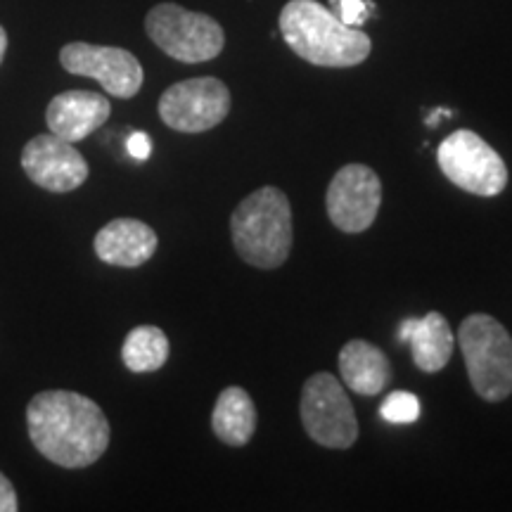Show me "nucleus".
Returning a JSON list of instances; mask_svg holds the SVG:
<instances>
[{"label": "nucleus", "mask_w": 512, "mask_h": 512, "mask_svg": "<svg viewBox=\"0 0 512 512\" xmlns=\"http://www.w3.org/2000/svg\"><path fill=\"white\" fill-rule=\"evenodd\" d=\"M399 337L411 342L413 363L422 373L444 370L451 361L453 349H456V335L439 311L425 313L422 318L403 320Z\"/></svg>", "instance_id": "14"}, {"label": "nucleus", "mask_w": 512, "mask_h": 512, "mask_svg": "<svg viewBox=\"0 0 512 512\" xmlns=\"http://www.w3.org/2000/svg\"><path fill=\"white\" fill-rule=\"evenodd\" d=\"M230 102V91L221 79L197 76L166 88L157 110L164 124L174 131L204 133L228 117Z\"/></svg>", "instance_id": "8"}, {"label": "nucleus", "mask_w": 512, "mask_h": 512, "mask_svg": "<svg viewBox=\"0 0 512 512\" xmlns=\"http://www.w3.org/2000/svg\"><path fill=\"white\" fill-rule=\"evenodd\" d=\"M339 375L351 392L377 396L392 382V363L375 344L366 339H351L339 351Z\"/></svg>", "instance_id": "15"}, {"label": "nucleus", "mask_w": 512, "mask_h": 512, "mask_svg": "<svg viewBox=\"0 0 512 512\" xmlns=\"http://www.w3.org/2000/svg\"><path fill=\"white\" fill-rule=\"evenodd\" d=\"M446 117H451V112L441 110V107H439V110H434L430 117H427V126H432V128L439 126V119H446Z\"/></svg>", "instance_id": "22"}, {"label": "nucleus", "mask_w": 512, "mask_h": 512, "mask_svg": "<svg viewBox=\"0 0 512 512\" xmlns=\"http://www.w3.org/2000/svg\"><path fill=\"white\" fill-rule=\"evenodd\" d=\"M332 3L337 5L335 15L342 19L344 24H349V27H361V24H366V19L375 8L370 0H332Z\"/></svg>", "instance_id": "19"}, {"label": "nucleus", "mask_w": 512, "mask_h": 512, "mask_svg": "<svg viewBox=\"0 0 512 512\" xmlns=\"http://www.w3.org/2000/svg\"><path fill=\"white\" fill-rule=\"evenodd\" d=\"M169 337L157 325H138L128 332L121 347V361L131 373H155L169 361Z\"/></svg>", "instance_id": "17"}, {"label": "nucleus", "mask_w": 512, "mask_h": 512, "mask_svg": "<svg viewBox=\"0 0 512 512\" xmlns=\"http://www.w3.org/2000/svg\"><path fill=\"white\" fill-rule=\"evenodd\" d=\"M19 508V498L15 484L0 472V512H15Z\"/></svg>", "instance_id": "21"}, {"label": "nucleus", "mask_w": 512, "mask_h": 512, "mask_svg": "<svg viewBox=\"0 0 512 512\" xmlns=\"http://www.w3.org/2000/svg\"><path fill=\"white\" fill-rule=\"evenodd\" d=\"M145 31L162 53L185 64L214 60L226 46V34L214 17L176 3L155 5L147 12Z\"/></svg>", "instance_id": "5"}, {"label": "nucleus", "mask_w": 512, "mask_h": 512, "mask_svg": "<svg viewBox=\"0 0 512 512\" xmlns=\"http://www.w3.org/2000/svg\"><path fill=\"white\" fill-rule=\"evenodd\" d=\"M382 204V181L366 164H347L328 185L325 209L332 226L358 235L373 226Z\"/></svg>", "instance_id": "9"}, {"label": "nucleus", "mask_w": 512, "mask_h": 512, "mask_svg": "<svg viewBox=\"0 0 512 512\" xmlns=\"http://www.w3.org/2000/svg\"><path fill=\"white\" fill-rule=\"evenodd\" d=\"M112 105L93 91H64L50 100L46 121L50 133L69 143H79L110 119Z\"/></svg>", "instance_id": "12"}, {"label": "nucleus", "mask_w": 512, "mask_h": 512, "mask_svg": "<svg viewBox=\"0 0 512 512\" xmlns=\"http://www.w3.org/2000/svg\"><path fill=\"white\" fill-rule=\"evenodd\" d=\"M280 34L302 60L316 67L347 69L366 62L373 41L316 0H290L280 12Z\"/></svg>", "instance_id": "2"}, {"label": "nucleus", "mask_w": 512, "mask_h": 512, "mask_svg": "<svg viewBox=\"0 0 512 512\" xmlns=\"http://www.w3.org/2000/svg\"><path fill=\"white\" fill-rule=\"evenodd\" d=\"M463 351L472 389L484 401L498 403L512 394V337L489 313H472L460 323Z\"/></svg>", "instance_id": "4"}, {"label": "nucleus", "mask_w": 512, "mask_h": 512, "mask_svg": "<svg viewBox=\"0 0 512 512\" xmlns=\"http://www.w3.org/2000/svg\"><path fill=\"white\" fill-rule=\"evenodd\" d=\"M302 425L318 446L325 448H351L358 439V420L351 406L347 389L330 373H316L304 382Z\"/></svg>", "instance_id": "7"}, {"label": "nucleus", "mask_w": 512, "mask_h": 512, "mask_svg": "<svg viewBox=\"0 0 512 512\" xmlns=\"http://www.w3.org/2000/svg\"><path fill=\"white\" fill-rule=\"evenodd\" d=\"M29 439L50 463L81 470L95 465L110 446V420L88 396L67 389L36 394L27 406Z\"/></svg>", "instance_id": "1"}, {"label": "nucleus", "mask_w": 512, "mask_h": 512, "mask_svg": "<svg viewBox=\"0 0 512 512\" xmlns=\"http://www.w3.org/2000/svg\"><path fill=\"white\" fill-rule=\"evenodd\" d=\"M382 418L394 425H411L420 418V401L411 392H394L384 399L380 408Z\"/></svg>", "instance_id": "18"}, {"label": "nucleus", "mask_w": 512, "mask_h": 512, "mask_svg": "<svg viewBox=\"0 0 512 512\" xmlns=\"http://www.w3.org/2000/svg\"><path fill=\"white\" fill-rule=\"evenodd\" d=\"M5 50H8V34H5L3 27H0V64L5 60Z\"/></svg>", "instance_id": "23"}, {"label": "nucleus", "mask_w": 512, "mask_h": 512, "mask_svg": "<svg viewBox=\"0 0 512 512\" xmlns=\"http://www.w3.org/2000/svg\"><path fill=\"white\" fill-rule=\"evenodd\" d=\"M235 252L254 268L283 266L292 249V209L280 188L264 185L238 204L230 216Z\"/></svg>", "instance_id": "3"}, {"label": "nucleus", "mask_w": 512, "mask_h": 512, "mask_svg": "<svg viewBox=\"0 0 512 512\" xmlns=\"http://www.w3.org/2000/svg\"><path fill=\"white\" fill-rule=\"evenodd\" d=\"M60 62L69 74L95 79L119 100H131L138 95L145 81L138 57L124 48L76 41L60 50Z\"/></svg>", "instance_id": "10"}, {"label": "nucleus", "mask_w": 512, "mask_h": 512, "mask_svg": "<svg viewBox=\"0 0 512 512\" xmlns=\"http://www.w3.org/2000/svg\"><path fill=\"white\" fill-rule=\"evenodd\" d=\"M211 430L226 446L242 448L256 432V406L242 387H226L211 413Z\"/></svg>", "instance_id": "16"}, {"label": "nucleus", "mask_w": 512, "mask_h": 512, "mask_svg": "<svg viewBox=\"0 0 512 512\" xmlns=\"http://www.w3.org/2000/svg\"><path fill=\"white\" fill-rule=\"evenodd\" d=\"M439 169L460 190L477 197H496L508 185L503 157L475 131L451 133L437 150Z\"/></svg>", "instance_id": "6"}, {"label": "nucleus", "mask_w": 512, "mask_h": 512, "mask_svg": "<svg viewBox=\"0 0 512 512\" xmlns=\"http://www.w3.org/2000/svg\"><path fill=\"white\" fill-rule=\"evenodd\" d=\"M159 238L147 223L138 219H114L98 230L93 249L100 261L119 268H138L157 252Z\"/></svg>", "instance_id": "13"}, {"label": "nucleus", "mask_w": 512, "mask_h": 512, "mask_svg": "<svg viewBox=\"0 0 512 512\" xmlns=\"http://www.w3.org/2000/svg\"><path fill=\"white\" fill-rule=\"evenodd\" d=\"M22 169L31 183L57 195L81 188L88 178V162L81 152L53 133H41L24 145Z\"/></svg>", "instance_id": "11"}, {"label": "nucleus", "mask_w": 512, "mask_h": 512, "mask_svg": "<svg viewBox=\"0 0 512 512\" xmlns=\"http://www.w3.org/2000/svg\"><path fill=\"white\" fill-rule=\"evenodd\" d=\"M126 147H128V155H131L133 159H138V162H145V159L152 155V140L143 131L133 133V136L128 138Z\"/></svg>", "instance_id": "20"}]
</instances>
